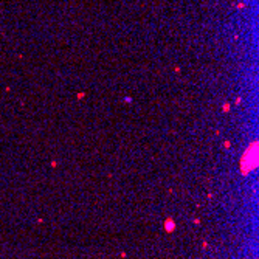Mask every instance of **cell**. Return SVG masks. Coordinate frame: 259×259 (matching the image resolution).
<instances>
[{"mask_svg": "<svg viewBox=\"0 0 259 259\" xmlns=\"http://www.w3.org/2000/svg\"><path fill=\"white\" fill-rule=\"evenodd\" d=\"M256 161H258V151H256V143H253V144H251V154H250V151H247L244 155V158L241 160L242 172L247 174L250 171H253L256 168Z\"/></svg>", "mask_w": 259, "mask_h": 259, "instance_id": "obj_1", "label": "cell"}, {"mask_svg": "<svg viewBox=\"0 0 259 259\" xmlns=\"http://www.w3.org/2000/svg\"><path fill=\"white\" fill-rule=\"evenodd\" d=\"M165 228H166L168 233H171V231L175 228V222H174L172 219H166V222H165Z\"/></svg>", "mask_w": 259, "mask_h": 259, "instance_id": "obj_2", "label": "cell"}]
</instances>
